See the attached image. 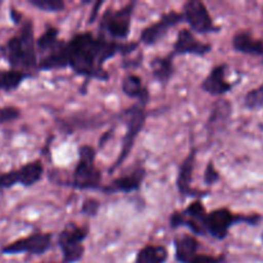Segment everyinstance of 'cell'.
I'll list each match as a JSON object with an SVG mask.
<instances>
[{
  "label": "cell",
  "mask_w": 263,
  "mask_h": 263,
  "mask_svg": "<svg viewBox=\"0 0 263 263\" xmlns=\"http://www.w3.org/2000/svg\"><path fill=\"white\" fill-rule=\"evenodd\" d=\"M138 43H117L104 36H94L90 32L79 33L68 43H61L64 66L71 67L77 74L86 79L108 80L109 74L103 64L117 54H127L136 50Z\"/></svg>",
  "instance_id": "1"
},
{
  "label": "cell",
  "mask_w": 263,
  "mask_h": 263,
  "mask_svg": "<svg viewBox=\"0 0 263 263\" xmlns=\"http://www.w3.org/2000/svg\"><path fill=\"white\" fill-rule=\"evenodd\" d=\"M8 58L15 68H33L37 67L36 41L33 37L32 22L27 21L23 25L20 35L8 41Z\"/></svg>",
  "instance_id": "2"
},
{
  "label": "cell",
  "mask_w": 263,
  "mask_h": 263,
  "mask_svg": "<svg viewBox=\"0 0 263 263\" xmlns=\"http://www.w3.org/2000/svg\"><path fill=\"white\" fill-rule=\"evenodd\" d=\"M79 163L73 172V181L69 186L80 190L100 189L102 172L95 166V151L90 145L79 148Z\"/></svg>",
  "instance_id": "3"
},
{
  "label": "cell",
  "mask_w": 263,
  "mask_h": 263,
  "mask_svg": "<svg viewBox=\"0 0 263 263\" xmlns=\"http://www.w3.org/2000/svg\"><path fill=\"white\" fill-rule=\"evenodd\" d=\"M261 221V216H243V215H234L228 208H218V210L212 211L207 213L204 218V230L208 231L213 238L222 240L228 236L229 230L234 223L247 222L256 226Z\"/></svg>",
  "instance_id": "4"
},
{
  "label": "cell",
  "mask_w": 263,
  "mask_h": 263,
  "mask_svg": "<svg viewBox=\"0 0 263 263\" xmlns=\"http://www.w3.org/2000/svg\"><path fill=\"white\" fill-rule=\"evenodd\" d=\"M126 116H127V130H126L125 138H123L122 149H121L117 161H116L115 164L109 168V172H113L116 168H118V167L126 161L128 154H130L131 151H133L136 138H138L139 133L143 130L144 125H145V121H146L145 105L139 104L138 103V104L131 107L130 109L126 112Z\"/></svg>",
  "instance_id": "5"
},
{
  "label": "cell",
  "mask_w": 263,
  "mask_h": 263,
  "mask_svg": "<svg viewBox=\"0 0 263 263\" xmlns=\"http://www.w3.org/2000/svg\"><path fill=\"white\" fill-rule=\"evenodd\" d=\"M134 8H135V3H130L120 10L108 9L100 21V28L115 40L126 39L130 33Z\"/></svg>",
  "instance_id": "6"
},
{
  "label": "cell",
  "mask_w": 263,
  "mask_h": 263,
  "mask_svg": "<svg viewBox=\"0 0 263 263\" xmlns=\"http://www.w3.org/2000/svg\"><path fill=\"white\" fill-rule=\"evenodd\" d=\"M184 20L189 23L193 31L199 33L218 32L220 27L215 26L210 12L203 2L199 0H189L184 5Z\"/></svg>",
  "instance_id": "7"
},
{
  "label": "cell",
  "mask_w": 263,
  "mask_h": 263,
  "mask_svg": "<svg viewBox=\"0 0 263 263\" xmlns=\"http://www.w3.org/2000/svg\"><path fill=\"white\" fill-rule=\"evenodd\" d=\"M51 244L50 234L36 233L27 238L20 239L14 243L9 244L3 249L5 254H17V253H30V254H44Z\"/></svg>",
  "instance_id": "8"
},
{
  "label": "cell",
  "mask_w": 263,
  "mask_h": 263,
  "mask_svg": "<svg viewBox=\"0 0 263 263\" xmlns=\"http://www.w3.org/2000/svg\"><path fill=\"white\" fill-rule=\"evenodd\" d=\"M184 20V15L182 13L177 12H168L166 14L162 15L156 23H152L151 26L144 28L140 33V41L145 45H154V44L158 43L163 36H166V33L168 32V30L174 26H176L177 23H180Z\"/></svg>",
  "instance_id": "9"
},
{
  "label": "cell",
  "mask_w": 263,
  "mask_h": 263,
  "mask_svg": "<svg viewBox=\"0 0 263 263\" xmlns=\"http://www.w3.org/2000/svg\"><path fill=\"white\" fill-rule=\"evenodd\" d=\"M212 49L210 44L200 43L190 30H181L177 35L176 41L174 45V51L172 55H181V54H194V55L203 57L208 54Z\"/></svg>",
  "instance_id": "10"
},
{
  "label": "cell",
  "mask_w": 263,
  "mask_h": 263,
  "mask_svg": "<svg viewBox=\"0 0 263 263\" xmlns=\"http://www.w3.org/2000/svg\"><path fill=\"white\" fill-rule=\"evenodd\" d=\"M195 157H197V151L192 149L189 153V156L182 161L181 166L179 170V176H177V189H179L180 195L182 198L186 197H204V194L207 193H200L195 192L190 187L193 179V170H194V163H195Z\"/></svg>",
  "instance_id": "11"
},
{
  "label": "cell",
  "mask_w": 263,
  "mask_h": 263,
  "mask_svg": "<svg viewBox=\"0 0 263 263\" xmlns=\"http://www.w3.org/2000/svg\"><path fill=\"white\" fill-rule=\"evenodd\" d=\"M226 64H220L212 68L204 81L202 82V89L212 95H223L233 89V84L226 81Z\"/></svg>",
  "instance_id": "12"
},
{
  "label": "cell",
  "mask_w": 263,
  "mask_h": 263,
  "mask_svg": "<svg viewBox=\"0 0 263 263\" xmlns=\"http://www.w3.org/2000/svg\"><path fill=\"white\" fill-rule=\"evenodd\" d=\"M144 177H145V170H144L143 167H140V168L135 170V171L131 172V174L127 175V176L116 179L115 181H113L105 190L110 193L138 192V190L140 189Z\"/></svg>",
  "instance_id": "13"
},
{
  "label": "cell",
  "mask_w": 263,
  "mask_h": 263,
  "mask_svg": "<svg viewBox=\"0 0 263 263\" xmlns=\"http://www.w3.org/2000/svg\"><path fill=\"white\" fill-rule=\"evenodd\" d=\"M233 46L236 51L251 55H263V41L254 39L249 32L241 31L233 39Z\"/></svg>",
  "instance_id": "14"
},
{
  "label": "cell",
  "mask_w": 263,
  "mask_h": 263,
  "mask_svg": "<svg viewBox=\"0 0 263 263\" xmlns=\"http://www.w3.org/2000/svg\"><path fill=\"white\" fill-rule=\"evenodd\" d=\"M122 90L127 97L139 100V104L146 105L149 100V91L144 86L143 81L139 76L134 73H128L122 81Z\"/></svg>",
  "instance_id": "15"
},
{
  "label": "cell",
  "mask_w": 263,
  "mask_h": 263,
  "mask_svg": "<svg viewBox=\"0 0 263 263\" xmlns=\"http://www.w3.org/2000/svg\"><path fill=\"white\" fill-rule=\"evenodd\" d=\"M198 239L193 235H182L175 239V251H176V259L181 263H190L192 259L197 256Z\"/></svg>",
  "instance_id": "16"
},
{
  "label": "cell",
  "mask_w": 263,
  "mask_h": 263,
  "mask_svg": "<svg viewBox=\"0 0 263 263\" xmlns=\"http://www.w3.org/2000/svg\"><path fill=\"white\" fill-rule=\"evenodd\" d=\"M231 115V104L228 100L220 99L213 104L212 112L207 122V128L213 133L216 130L222 128V126L228 122Z\"/></svg>",
  "instance_id": "17"
},
{
  "label": "cell",
  "mask_w": 263,
  "mask_h": 263,
  "mask_svg": "<svg viewBox=\"0 0 263 263\" xmlns=\"http://www.w3.org/2000/svg\"><path fill=\"white\" fill-rule=\"evenodd\" d=\"M172 61H174L172 54H170L168 57H158L152 61V73L154 79L158 80L161 84H167L174 74V62Z\"/></svg>",
  "instance_id": "18"
},
{
  "label": "cell",
  "mask_w": 263,
  "mask_h": 263,
  "mask_svg": "<svg viewBox=\"0 0 263 263\" xmlns=\"http://www.w3.org/2000/svg\"><path fill=\"white\" fill-rule=\"evenodd\" d=\"M44 174V166L40 161H33L30 163L25 164L17 170L18 182L23 186H32L33 184L41 180Z\"/></svg>",
  "instance_id": "19"
},
{
  "label": "cell",
  "mask_w": 263,
  "mask_h": 263,
  "mask_svg": "<svg viewBox=\"0 0 263 263\" xmlns=\"http://www.w3.org/2000/svg\"><path fill=\"white\" fill-rule=\"evenodd\" d=\"M87 234H89V230L86 228H81V226H77L74 223L67 225V228L59 235V247L63 248V247L82 244V241L86 239Z\"/></svg>",
  "instance_id": "20"
},
{
  "label": "cell",
  "mask_w": 263,
  "mask_h": 263,
  "mask_svg": "<svg viewBox=\"0 0 263 263\" xmlns=\"http://www.w3.org/2000/svg\"><path fill=\"white\" fill-rule=\"evenodd\" d=\"M168 258V252L163 246H146L139 251L136 263H164Z\"/></svg>",
  "instance_id": "21"
},
{
  "label": "cell",
  "mask_w": 263,
  "mask_h": 263,
  "mask_svg": "<svg viewBox=\"0 0 263 263\" xmlns=\"http://www.w3.org/2000/svg\"><path fill=\"white\" fill-rule=\"evenodd\" d=\"M30 76L26 72L20 69H10V71H0V90L12 91L15 90L25 79Z\"/></svg>",
  "instance_id": "22"
},
{
  "label": "cell",
  "mask_w": 263,
  "mask_h": 263,
  "mask_svg": "<svg viewBox=\"0 0 263 263\" xmlns=\"http://www.w3.org/2000/svg\"><path fill=\"white\" fill-rule=\"evenodd\" d=\"M58 30L55 27H48L45 32L36 41V49L40 51H50L58 44Z\"/></svg>",
  "instance_id": "23"
},
{
  "label": "cell",
  "mask_w": 263,
  "mask_h": 263,
  "mask_svg": "<svg viewBox=\"0 0 263 263\" xmlns=\"http://www.w3.org/2000/svg\"><path fill=\"white\" fill-rule=\"evenodd\" d=\"M182 213H184L185 217H187V220L194 221V222L200 223V225H203L205 216H207L204 205H203L199 200H195V202H193L192 204H190L189 207L185 210V212H182ZM203 228H204V226H203Z\"/></svg>",
  "instance_id": "24"
},
{
  "label": "cell",
  "mask_w": 263,
  "mask_h": 263,
  "mask_svg": "<svg viewBox=\"0 0 263 263\" xmlns=\"http://www.w3.org/2000/svg\"><path fill=\"white\" fill-rule=\"evenodd\" d=\"M244 105L248 109H258L263 107V84L248 91V94L244 98Z\"/></svg>",
  "instance_id": "25"
},
{
  "label": "cell",
  "mask_w": 263,
  "mask_h": 263,
  "mask_svg": "<svg viewBox=\"0 0 263 263\" xmlns=\"http://www.w3.org/2000/svg\"><path fill=\"white\" fill-rule=\"evenodd\" d=\"M28 3L44 12H61L66 7L63 0H28Z\"/></svg>",
  "instance_id": "26"
},
{
  "label": "cell",
  "mask_w": 263,
  "mask_h": 263,
  "mask_svg": "<svg viewBox=\"0 0 263 263\" xmlns=\"http://www.w3.org/2000/svg\"><path fill=\"white\" fill-rule=\"evenodd\" d=\"M61 249H62V252H63V258L66 263L79 262L85 253V248L82 244L63 247V248H61Z\"/></svg>",
  "instance_id": "27"
},
{
  "label": "cell",
  "mask_w": 263,
  "mask_h": 263,
  "mask_svg": "<svg viewBox=\"0 0 263 263\" xmlns=\"http://www.w3.org/2000/svg\"><path fill=\"white\" fill-rule=\"evenodd\" d=\"M99 207L100 203L98 202L97 199H94V198H87V199H85L84 203H82L81 212L84 213V215L89 216V217H94L98 213V211H99Z\"/></svg>",
  "instance_id": "28"
},
{
  "label": "cell",
  "mask_w": 263,
  "mask_h": 263,
  "mask_svg": "<svg viewBox=\"0 0 263 263\" xmlns=\"http://www.w3.org/2000/svg\"><path fill=\"white\" fill-rule=\"evenodd\" d=\"M21 116V110L15 107L0 108V125L15 120Z\"/></svg>",
  "instance_id": "29"
},
{
  "label": "cell",
  "mask_w": 263,
  "mask_h": 263,
  "mask_svg": "<svg viewBox=\"0 0 263 263\" xmlns=\"http://www.w3.org/2000/svg\"><path fill=\"white\" fill-rule=\"evenodd\" d=\"M220 180V174L218 171L216 170L215 164L213 162H210L205 167V171H204V182L205 185H213Z\"/></svg>",
  "instance_id": "30"
},
{
  "label": "cell",
  "mask_w": 263,
  "mask_h": 263,
  "mask_svg": "<svg viewBox=\"0 0 263 263\" xmlns=\"http://www.w3.org/2000/svg\"><path fill=\"white\" fill-rule=\"evenodd\" d=\"M15 184H18L17 170L15 171L7 172V174L0 176V187H12Z\"/></svg>",
  "instance_id": "31"
},
{
  "label": "cell",
  "mask_w": 263,
  "mask_h": 263,
  "mask_svg": "<svg viewBox=\"0 0 263 263\" xmlns=\"http://www.w3.org/2000/svg\"><path fill=\"white\" fill-rule=\"evenodd\" d=\"M184 221H185L184 213L175 212V213H172L171 218H170V225H171V228L176 229V228H179V226L184 225Z\"/></svg>",
  "instance_id": "32"
},
{
  "label": "cell",
  "mask_w": 263,
  "mask_h": 263,
  "mask_svg": "<svg viewBox=\"0 0 263 263\" xmlns=\"http://www.w3.org/2000/svg\"><path fill=\"white\" fill-rule=\"evenodd\" d=\"M190 263H221V259L207 256V254H199V256H195Z\"/></svg>",
  "instance_id": "33"
},
{
  "label": "cell",
  "mask_w": 263,
  "mask_h": 263,
  "mask_svg": "<svg viewBox=\"0 0 263 263\" xmlns=\"http://www.w3.org/2000/svg\"><path fill=\"white\" fill-rule=\"evenodd\" d=\"M102 4H103L102 2H98L97 4H95L94 9H92L91 17L89 18V22H94V20H95V18H97V15H98V9H99V7H102Z\"/></svg>",
  "instance_id": "34"
},
{
  "label": "cell",
  "mask_w": 263,
  "mask_h": 263,
  "mask_svg": "<svg viewBox=\"0 0 263 263\" xmlns=\"http://www.w3.org/2000/svg\"><path fill=\"white\" fill-rule=\"evenodd\" d=\"M261 128H262V130H263V125H261Z\"/></svg>",
  "instance_id": "35"
},
{
  "label": "cell",
  "mask_w": 263,
  "mask_h": 263,
  "mask_svg": "<svg viewBox=\"0 0 263 263\" xmlns=\"http://www.w3.org/2000/svg\"><path fill=\"white\" fill-rule=\"evenodd\" d=\"M262 240H263V234H262Z\"/></svg>",
  "instance_id": "36"
}]
</instances>
